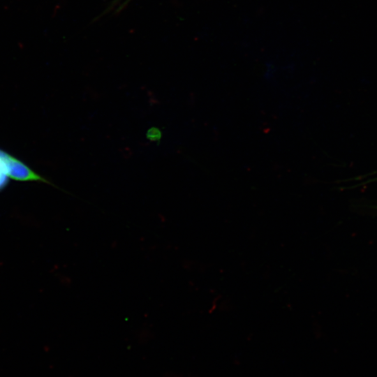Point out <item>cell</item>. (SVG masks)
<instances>
[{
	"mask_svg": "<svg viewBox=\"0 0 377 377\" xmlns=\"http://www.w3.org/2000/svg\"><path fill=\"white\" fill-rule=\"evenodd\" d=\"M146 137L151 142H159L162 138V132L157 127H151L147 130Z\"/></svg>",
	"mask_w": 377,
	"mask_h": 377,
	"instance_id": "obj_3",
	"label": "cell"
},
{
	"mask_svg": "<svg viewBox=\"0 0 377 377\" xmlns=\"http://www.w3.org/2000/svg\"><path fill=\"white\" fill-rule=\"evenodd\" d=\"M0 161L5 165L10 179L19 182H40L52 185L22 161L1 148Z\"/></svg>",
	"mask_w": 377,
	"mask_h": 377,
	"instance_id": "obj_1",
	"label": "cell"
},
{
	"mask_svg": "<svg viewBox=\"0 0 377 377\" xmlns=\"http://www.w3.org/2000/svg\"><path fill=\"white\" fill-rule=\"evenodd\" d=\"M10 182V177L8 175L3 163L0 161V191L6 188Z\"/></svg>",
	"mask_w": 377,
	"mask_h": 377,
	"instance_id": "obj_2",
	"label": "cell"
},
{
	"mask_svg": "<svg viewBox=\"0 0 377 377\" xmlns=\"http://www.w3.org/2000/svg\"><path fill=\"white\" fill-rule=\"evenodd\" d=\"M131 0H125L121 7V9H122L124 8V6H125Z\"/></svg>",
	"mask_w": 377,
	"mask_h": 377,
	"instance_id": "obj_4",
	"label": "cell"
}]
</instances>
